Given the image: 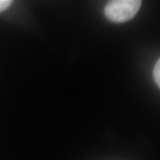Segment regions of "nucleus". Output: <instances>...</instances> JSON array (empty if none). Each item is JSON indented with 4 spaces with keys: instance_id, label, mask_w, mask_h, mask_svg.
I'll use <instances>...</instances> for the list:
<instances>
[{
    "instance_id": "3",
    "label": "nucleus",
    "mask_w": 160,
    "mask_h": 160,
    "mask_svg": "<svg viewBox=\"0 0 160 160\" xmlns=\"http://www.w3.org/2000/svg\"><path fill=\"white\" fill-rule=\"evenodd\" d=\"M12 4V1L10 0H0V12L5 11Z\"/></svg>"
},
{
    "instance_id": "1",
    "label": "nucleus",
    "mask_w": 160,
    "mask_h": 160,
    "mask_svg": "<svg viewBox=\"0 0 160 160\" xmlns=\"http://www.w3.org/2000/svg\"><path fill=\"white\" fill-rule=\"evenodd\" d=\"M142 6L140 0H115L105 7V15L113 22H125L133 18Z\"/></svg>"
},
{
    "instance_id": "2",
    "label": "nucleus",
    "mask_w": 160,
    "mask_h": 160,
    "mask_svg": "<svg viewBox=\"0 0 160 160\" xmlns=\"http://www.w3.org/2000/svg\"><path fill=\"white\" fill-rule=\"evenodd\" d=\"M153 78L156 84L160 88V58L155 64L154 69H153Z\"/></svg>"
}]
</instances>
